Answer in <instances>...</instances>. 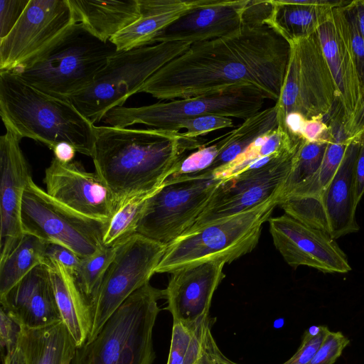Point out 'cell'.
Returning <instances> with one entry per match:
<instances>
[{
    "instance_id": "1",
    "label": "cell",
    "mask_w": 364,
    "mask_h": 364,
    "mask_svg": "<svg viewBox=\"0 0 364 364\" xmlns=\"http://www.w3.org/2000/svg\"><path fill=\"white\" fill-rule=\"evenodd\" d=\"M289 53V43L267 25L242 23L228 36L191 44L150 77L138 93L173 100L250 85L277 102Z\"/></svg>"
},
{
    "instance_id": "2",
    "label": "cell",
    "mask_w": 364,
    "mask_h": 364,
    "mask_svg": "<svg viewBox=\"0 0 364 364\" xmlns=\"http://www.w3.org/2000/svg\"><path fill=\"white\" fill-rule=\"evenodd\" d=\"M201 144L198 138L188 137L183 132L95 126L91 157L95 173L110 189L119 207L131 197L157 190L187 152Z\"/></svg>"
},
{
    "instance_id": "3",
    "label": "cell",
    "mask_w": 364,
    "mask_h": 364,
    "mask_svg": "<svg viewBox=\"0 0 364 364\" xmlns=\"http://www.w3.org/2000/svg\"><path fill=\"white\" fill-rule=\"evenodd\" d=\"M0 114L6 129L50 149L67 142L92 156L95 126L66 98L50 95L12 71H0Z\"/></svg>"
},
{
    "instance_id": "4",
    "label": "cell",
    "mask_w": 364,
    "mask_h": 364,
    "mask_svg": "<svg viewBox=\"0 0 364 364\" xmlns=\"http://www.w3.org/2000/svg\"><path fill=\"white\" fill-rule=\"evenodd\" d=\"M279 202L275 196L248 210L185 232L167 246L156 273L171 274L209 262L230 263L250 253Z\"/></svg>"
},
{
    "instance_id": "5",
    "label": "cell",
    "mask_w": 364,
    "mask_h": 364,
    "mask_svg": "<svg viewBox=\"0 0 364 364\" xmlns=\"http://www.w3.org/2000/svg\"><path fill=\"white\" fill-rule=\"evenodd\" d=\"M164 289L146 283L131 294L90 341L77 348L73 364H152L153 328Z\"/></svg>"
},
{
    "instance_id": "6",
    "label": "cell",
    "mask_w": 364,
    "mask_h": 364,
    "mask_svg": "<svg viewBox=\"0 0 364 364\" xmlns=\"http://www.w3.org/2000/svg\"><path fill=\"white\" fill-rule=\"evenodd\" d=\"M191 45L181 41L161 42L117 51L93 82L68 100L95 124L111 109L122 107L150 77Z\"/></svg>"
},
{
    "instance_id": "7",
    "label": "cell",
    "mask_w": 364,
    "mask_h": 364,
    "mask_svg": "<svg viewBox=\"0 0 364 364\" xmlns=\"http://www.w3.org/2000/svg\"><path fill=\"white\" fill-rule=\"evenodd\" d=\"M116 52L110 41L99 40L77 23L41 59L12 72L39 90L68 99L89 87Z\"/></svg>"
},
{
    "instance_id": "8",
    "label": "cell",
    "mask_w": 364,
    "mask_h": 364,
    "mask_svg": "<svg viewBox=\"0 0 364 364\" xmlns=\"http://www.w3.org/2000/svg\"><path fill=\"white\" fill-rule=\"evenodd\" d=\"M289 44V61L280 95L274 105L278 127L286 132V119L290 114H299L306 119H326L338 101L337 87L317 32Z\"/></svg>"
},
{
    "instance_id": "9",
    "label": "cell",
    "mask_w": 364,
    "mask_h": 364,
    "mask_svg": "<svg viewBox=\"0 0 364 364\" xmlns=\"http://www.w3.org/2000/svg\"><path fill=\"white\" fill-rule=\"evenodd\" d=\"M264 95L250 85H240L221 92L193 97L157 102L138 107H118L103 118L108 126L126 128L135 124L149 128L177 132L188 119L218 114L246 119L260 111Z\"/></svg>"
},
{
    "instance_id": "10",
    "label": "cell",
    "mask_w": 364,
    "mask_h": 364,
    "mask_svg": "<svg viewBox=\"0 0 364 364\" xmlns=\"http://www.w3.org/2000/svg\"><path fill=\"white\" fill-rule=\"evenodd\" d=\"M222 181L203 174L168 178L146 200L135 234L168 246L195 224Z\"/></svg>"
},
{
    "instance_id": "11",
    "label": "cell",
    "mask_w": 364,
    "mask_h": 364,
    "mask_svg": "<svg viewBox=\"0 0 364 364\" xmlns=\"http://www.w3.org/2000/svg\"><path fill=\"white\" fill-rule=\"evenodd\" d=\"M21 222L24 233L62 245L81 259L92 257L105 247L103 237L109 223L85 217L60 205L31 177L23 194Z\"/></svg>"
},
{
    "instance_id": "12",
    "label": "cell",
    "mask_w": 364,
    "mask_h": 364,
    "mask_svg": "<svg viewBox=\"0 0 364 364\" xmlns=\"http://www.w3.org/2000/svg\"><path fill=\"white\" fill-rule=\"evenodd\" d=\"M167 245L134 234L117 245L94 299L90 303L92 327L86 342L135 291L149 282Z\"/></svg>"
},
{
    "instance_id": "13",
    "label": "cell",
    "mask_w": 364,
    "mask_h": 364,
    "mask_svg": "<svg viewBox=\"0 0 364 364\" xmlns=\"http://www.w3.org/2000/svg\"><path fill=\"white\" fill-rule=\"evenodd\" d=\"M76 23L68 0H30L14 28L0 40V71L31 65Z\"/></svg>"
},
{
    "instance_id": "14",
    "label": "cell",
    "mask_w": 364,
    "mask_h": 364,
    "mask_svg": "<svg viewBox=\"0 0 364 364\" xmlns=\"http://www.w3.org/2000/svg\"><path fill=\"white\" fill-rule=\"evenodd\" d=\"M360 138L348 145L341 164L333 178L316 196L289 197L279 201L284 213L321 230L333 239L355 232L354 169Z\"/></svg>"
},
{
    "instance_id": "15",
    "label": "cell",
    "mask_w": 364,
    "mask_h": 364,
    "mask_svg": "<svg viewBox=\"0 0 364 364\" xmlns=\"http://www.w3.org/2000/svg\"><path fill=\"white\" fill-rule=\"evenodd\" d=\"M296 152L223 180L195 224L188 230L248 210L275 196L279 197Z\"/></svg>"
},
{
    "instance_id": "16",
    "label": "cell",
    "mask_w": 364,
    "mask_h": 364,
    "mask_svg": "<svg viewBox=\"0 0 364 364\" xmlns=\"http://www.w3.org/2000/svg\"><path fill=\"white\" fill-rule=\"evenodd\" d=\"M268 221L274 245L291 267L307 266L323 273L351 270L346 255L325 232L286 213Z\"/></svg>"
},
{
    "instance_id": "17",
    "label": "cell",
    "mask_w": 364,
    "mask_h": 364,
    "mask_svg": "<svg viewBox=\"0 0 364 364\" xmlns=\"http://www.w3.org/2000/svg\"><path fill=\"white\" fill-rule=\"evenodd\" d=\"M46 193L54 200L85 217L109 222L118 205L110 189L97 173L55 158L45 171Z\"/></svg>"
},
{
    "instance_id": "18",
    "label": "cell",
    "mask_w": 364,
    "mask_h": 364,
    "mask_svg": "<svg viewBox=\"0 0 364 364\" xmlns=\"http://www.w3.org/2000/svg\"><path fill=\"white\" fill-rule=\"evenodd\" d=\"M21 139L9 129L0 137V260L13 250L24 234L21 203L31 176L20 146Z\"/></svg>"
},
{
    "instance_id": "19",
    "label": "cell",
    "mask_w": 364,
    "mask_h": 364,
    "mask_svg": "<svg viewBox=\"0 0 364 364\" xmlns=\"http://www.w3.org/2000/svg\"><path fill=\"white\" fill-rule=\"evenodd\" d=\"M224 262H209L171 273L164 289L173 321L196 323L209 316L215 291L225 277Z\"/></svg>"
},
{
    "instance_id": "20",
    "label": "cell",
    "mask_w": 364,
    "mask_h": 364,
    "mask_svg": "<svg viewBox=\"0 0 364 364\" xmlns=\"http://www.w3.org/2000/svg\"><path fill=\"white\" fill-rule=\"evenodd\" d=\"M248 0H198V4L164 29L154 41L191 44L228 36L242 26Z\"/></svg>"
},
{
    "instance_id": "21",
    "label": "cell",
    "mask_w": 364,
    "mask_h": 364,
    "mask_svg": "<svg viewBox=\"0 0 364 364\" xmlns=\"http://www.w3.org/2000/svg\"><path fill=\"white\" fill-rule=\"evenodd\" d=\"M1 308L23 328H41L61 321L47 264L32 269L5 295Z\"/></svg>"
},
{
    "instance_id": "22",
    "label": "cell",
    "mask_w": 364,
    "mask_h": 364,
    "mask_svg": "<svg viewBox=\"0 0 364 364\" xmlns=\"http://www.w3.org/2000/svg\"><path fill=\"white\" fill-rule=\"evenodd\" d=\"M317 35L337 87L346 127L364 97L357 68L349 49L333 23L331 14L329 18L318 28Z\"/></svg>"
},
{
    "instance_id": "23",
    "label": "cell",
    "mask_w": 364,
    "mask_h": 364,
    "mask_svg": "<svg viewBox=\"0 0 364 364\" xmlns=\"http://www.w3.org/2000/svg\"><path fill=\"white\" fill-rule=\"evenodd\" d=\"M141 16L114 35L110 41L117 51L151 46L168 26L193 8L198 0H138Z\"/></svg>"
},
{
    "instance_id": "24",
    "label": "cell",
    "mask_w": 364,
    "mask_h": 364,
    "mask_svg": "<svg viewBox=\"0 0 364 364\" xmlns=\"http://www.w3.org/2000/svg\"><path fill=\"white\" fill-rule=\"evenodd\" d=\"M62 322L77 348L87 341L92 327L90 305L79 289L74 275L59 263L45 261Z\"/></svg>"
},
{
    "instance_id": "25",
    "label": "cell",
    "mask_w": 364,
    "mask_h": 364,
    "mask_svg": "<svg viewBox=\"0 0 364 364\" xmlns=\"http://www.w3.org/2000/svg\"><path fill=\"white\" fill-rule=\"evenodd\" d=\"M77 23L103 42L133 23L141 16L138 0H68Z\"/></svg>"
},
{
    "instance_id": "26",
    "label": "cell",
    "mask_w": 364,
    "mask_h": 364,
    "mask_svg": "<svg viewBox=\"0 0 364 364\" xmlns=\"http://www.w3.org/2000/svg\"><path fill=\"white\" fill-rule=\"evenodd\" d=\"M265 24L288 43L316 33L330 17L331 2L326 0L273 1Z\"/></svg>"
},
{
    "instance_id": "27",
    "label": "cell",
    "mask_w": 364,
    "mask_h": 364,
    "mask_svg": "<svg viewBox=\"0 0 364 364\" xmlns=\"http://www.w3.org/2000/svg\"><path fill=\"white\" fill-rule=\"evenodd\" d=\"M20 348L26 364H73L77 350L62 321L41 328H23Z\"/></svg>"
},
{
    "instance_id": "28",
    "label": "cell",
    "mask_w": 364,
    "mask_h": 364,
    "mask_svg": "<svg viewBox=\"0 0 364 364\" xmlns=\"http://www.w3.org/2000/svg\"><path fill=\"white\" fill-rule=\"evenodd\" d=\"M328 118L331 135L318 170L311 179L284 198L316 196L330 183L341 164L347 146L352 140L349 139L346 132L342 108L338 102L335 105Z\"/></svg>"
},
{
    "instance_id": "29",
    "label": "cell",
    "mask_w": 364,
    "mask_h": 364,
    "mask_svg": "<svg viewBox=\"0 0 364 364\" xmlns=\"http://www.w3.org/2000/svg\"><path fill=\"white\" fill-rule=\"evenodd\" d=\"M277 127L275 106L259 111L245 119L240 126L225 134V146L212 164L207 169L194 174L213 176L215 171L234 161L257 139Z\"/></svg>"
},
{
    "instance_id": "30",
    "label": "cell",
    "mask_w": 364,
    "mask_h": 364,
    "mask_svg": "<svg viewBox=\"0 0 364 364\" xmlns=\"http://www.w3.org/2000/svg\"><path fill=\"white\" fill-rule=\"evenodd\" d=\"M46 244L36 236L24 233L13 250L0 260V297L36 267L44 263Z\"/></svg>"
},
{
    "instance_id": "31",
    "label": "cell",
    "mask_w": 364,
    "mask_h": 364,
    "mask_svg": "<svg viewBox=\"0 0 364 364\" xmlns=\"http://www.w3.org/2000/svg\"><path fill=\"white\" fill-rule=\"evenodd\" d=\"M302 139L291 136L279 127L261 136L229 164L215 171V178L227 179L240 174L251 163L273 154L291 153L297 149Z\"/></svg>"
},
{
    "instance_id": "32",
    "label": "cell",
    "mask_w": 364,
    "mask_h": 364,
    "mask_svg": "<svg viewBox=\"0 0 364 364\" xmlns=\"http://www.w3.org/2000/svg\"><path fill=\"white\" fill-rule=\"evenodd\" d=\"M328 142L301 140L279 197V201L316 174L322 163Z\"/></svg>"
},
{
    "instance_id": "33",
    "label": "cell",
    "mask_w": 364,
    "mask_h": 364,
    "mask_svg": "<svg viewBox=\"0 0 364 364\" xmlns=\"http://www.w3.org/2000/svg\"><path fill=\"white\" fill-rule=\"evenodd\" d=\"M155 191L131 197L118 207L108 223L104 246H116L135 234L145 203Z\"/></svg>"
},
{
    "instance_id": "34",
    "label": "cell",
    "mask_w": 364,
    "mask_h": 364,
    "mask_svg": "<svg viewBox=\"0 0 364 364\" xmlns=\"http://www.w3.org/2000/svg\"><path fill=\"white\" fill-rule=\"evenodd\" d=\"M331 14L338 32L355 61L364 92V37L357 23L353 1L333 8Z\"/></svg>"
},
{
    "instance_id": "35",
    "label": "cell",
    "mask_w": 364,
    "mask_h": 364,
    "mask_svg": "<svg viewBox=\"0 0 364 364\" xmlns=\"http://www.w3.org/2000/svg\"><path fill=\"white\" fill-rule=\"evenodd\" d=\"M117 245L105 246L92 257L80 260L74 277L79 289L90 304L97 293L104 275L116 253Z\"/></svg>"
},
{
    "instance_id": "36",
    "label": "cell",
    "mask_w": 364,
    "mask_h": 364,
    "mask_svg": "<svg viewBox=\"0 0 364 364\" xmlns=\"http://www.w3.org/2000/svg\"><path fill=\"white\" fill-rule=\"evenodd\" d=\"M203 321L191 324L173 321L171 346L167 364L183 363L196 332Z\"/></svg>"
},
{
    "instance_id": "37",
    "label": "cell",
    "mask_w": 364,
    "mask_h": 364,
    "mask_svg": "<svg viewBox=\"0 0 364 364\" xmlns=\"http://www.w3.org/2000/svg\"><path fill=\"white\" fill-rule=\"evenodd\" d=\"M232 127L233 122L230 117L218 114H205L181 122L177 127L176 131L186 129L183 134L186 136L198 138L213 131Z\"/></svg>"
},
{
    "instance_id": "38",
    "label": "cell",
    "mask_w": 364,
    "mask_h": 364,
    "mask_svg": "<svg viewBox=\"0 0 364 364\" xmlns=\"http://www.w3.org/2000/svg\"><path fill=\"white\" fill-rule=\"evenodd\" d=\"M328 331L325 326L310 327L304 333L296 352L283 364H308L316 355Z\"/></svg>"
},
{
    "instance_id": "39",
    "label": "cell",
    "mask_w": 364,
    "mask_h": 364,
    "mask_svg": "<svg viewBox=\"0 0 364 364\" xmlns=\"http://www.w3.org/2000/svg\"><path fill=\"white\" fill-rule=\"evenodd\" d=\"M349 342L341 332L328 331L316 355L308 364H333Z\"/></svg>"
},
{
    "instance_id": "40",
    "label": "cell",
    "mask_w": 364,
    "mask_h": 364,
    "mask_svg": "<svg viewBox=\"0 0 364 364\" xmlns=\"http://www.w3.org/2000/svg\"><path fill=\"white\" fill-rule=\"evenodd\" d=\"M23 331L22 325L1 308L0 343L3 356L19 347Z\"/></svg>"
},
{
    "instance_id": "41",
    "label": "cell",
    "mask_w": 364,
    "mask_h": 364,
    "mask_svg": "<svg viewBox=\"0 0 364 364\" xmlns=\"http://www.w3.org/2000/svg\"><path fill=\"white\" fill-rule=\"evenodd\" d=\"M30 0L0 1V40L16 25Z\"/></svg>"
},
{
    "instance_id": "42",
    "label": "cell",
    "mask_w": 364,
    "mask_h": 364,
    "mask_svg": "<svg viewBox=\"0 0 364 364\" xmlns=\"http://www.w3.org/2000/svg\"><path fill=\"white\" fill-rule=\"evenodd\" d=\"M330 135L328 124L324 119L304 118L294 134V137L308 142H318L328 141Z\"/></svg>"
},
{
    "instance_id": "43",
    "label": "cell",
    "mask_w": 364,
    "mask_h": 364,
    "mask_svg": "<svg viewBox=\"0 0 364 364\" xmlns=\"http://www.w3.org/2000/svg\"><path fill=\"white\" fill-rule=\"evenodd\" d=\"M80 258L70 249L55 242H46L45 248V261L59 263L73 275L79 266Z\"/></svg>"
},
{
    "instance_id": "44",
    "label": "cell",
    "mask_w": 364,
    "mask_h": 364,
    "mask_svg": "<svg viewBox=\"0 0 364 364\" xmlns=\"http://www.w3.org/2000/svg\"><path fill=\"white\" fill-rule=\"evenodd\" d=\"M272 10V0H248L242 14V23L253 26L266 25L265 21L269 17Z\"/></svg>"
},
{
    "instance_id": "45",
    "label": "cell",
    "mask_w": 364,
    "mask_h": 364,
    "mask_svg": "<svg viewBox=\"0 0 364 364\" xmlns=\"http://www.w3.org/2000/svg\"><path fill=\"white\" fill-rule=\"evenodd\" d=\"M364 193V135L360 137V146L354 169V200L357 206Z\"/></svg>"
},
{
    "instance_id": "46",
    "label": "cell",
    "mask_w": 364,
    "mask_h": 364,
    "mask_svg": "<svg viewBox=\"0 0 364 364\" xmlns=\"http://www.w3.org/2000/svg\"><path fill=\"white\" fill-rule=\"evenodd\" d=\"M210 324L211 321L205 331L202 350L197 364H217L216 351L218 347L212 335Z\"/></svg>"
},
{
    "instance_id": "47",
    "label": "cell",
    "mask_w": 364,
    "mask_h": 364,
    "mask_svg": "<svg viewBox=\"0 0 364 364\" xmlns=\"http://www.w3.org/2000/svg\"><path fill=\"white\" fill-rule=\"evenodd\" d=\"M206 326L207 323L204 322L198 326L190 348L182 364L198 363L202 350L203 341Z\"/></svg>"
},
{
    "instance_id": "48",
    "label": "cell",
    "mask_w": 364,
    "mask_h": 364,
    "mask_svg": "<svg viewBox=\"0 0 364 364\" xmlns=\"http://www.w3.org/2000/svg\"><path fill=\"white\" fill-rule=\"evenodd\" d=\"M350 140L364 135V97L353 119L345 127Z\"/></svg>"
},
{
    "instance_id": "49",
    "label": "cell",
    "mask_w": 364,
    "mask_h": 364,
    "mask_svg": "<svg viewBox=\"0 0 364 364\" xmlns=\"http://www.w3.org/2000/svg\"><path fill=\"white\" fill-rule=\"evenodd\" d=\"M52 150L54 158L63 164L71 163L77 151L73 145L67 142L57 144Z\"/></svg>"
},
{
    "instance_id": "50",
    "label": "cell",
    "mask_w": 364,
    "mask_h": 364,
    "mask_svg": "<svg viewBox=\"0 0 364 364\" xmlns=\"http://www.w3.org/2000/svg\"><path fill=\"white\" fill-rule=\"evenodd\" d=\"M353 5L358 26L364 37V0L353 1Z\"/></svg>"
},
{
    "instance_id": "51",
    "label": "cell",
    "mask_w": 364,
    "mask_h": 364,
    "mask_svg": "<svg viewBox=\"0 0 364 364\" xmlns=\"http://www.w3.org/2000/svg\"><path fill=\"white\" fill-rule=\"evenodd\" d=\"M4 364H26L23 353L19 347L12 353L3 356Z\"/></svg>"
},
{
    "instance_id": "52",
    "label": "cell",
    "mask_w": 364,
    "mask_h": 364,
    "mask_svg": "<svg viewBox=\"0 0 364 364\" xmlns=\"http://www.w3.org/2000/svg\"><path fill=\"white\" fill-rule=\"evenodd\" d=\"M216 360L217 364H238L225 357L219 348H218L216 351Z\"/></svg>"
}]
</instances>
